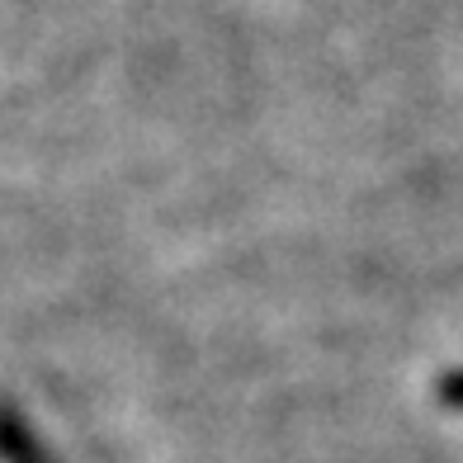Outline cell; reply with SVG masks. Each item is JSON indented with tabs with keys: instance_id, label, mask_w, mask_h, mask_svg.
<instances>
[{
	"instance_id": "cell-1",
	"label": "cell",
	"mask_w": 463,
	"mask_h": 463,
	"mask_svg": "<svg viewBox=\"0 0 463 463\" xmlns=\"http://www.w3.org/2000/svg\"><path fill=\"white\" fill-rule=\"evenodd\" d=\"M0 449H5L10 463H48L43 454H38L33 439L19 430V420H10V416H0Z\"/></svg>"
},
{
	"instance_id": "cell-2",
	"label": "cell",
	"mask_w": 463,
	"mask_h": 463,
	"mask_svg": "<svg viewBox=\"0 0 463 463\" xmlns=\"http://www.w3.org/2000/svg\"><path fill=\"white\" fill-rule=\"evenodd\" d=\"M435 392H439V402H449V407H458V411H463V369H449V373H439Z\"/></svg>"
}]
</instances>
